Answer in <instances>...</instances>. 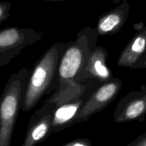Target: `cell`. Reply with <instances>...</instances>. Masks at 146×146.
I'll return each instance as SVG.
<instances>
[{"label":"cell","instance_id":"1","mask_svg":"<svg viewBox=\"0 0 146 146\" xmlns=\"http://www.w3.org/2000/svg\"><path fill=\"white\" fill-rule=\"evenodd\" d=\"M98 37L96 29L86 27L74 41L66 44L58 66L56 89L52 95L56 99H64L81 88L83 83L78 84V78L97 46Z\"/></svg>","mask_w":146,"mask_h":146},{"label":"cell","instance_id":"2","mask_svg":"<svg viewBox=\"0 0 146 146\" xmlns=\"http://www.w3.org/2000/svg\"><path fill=\"white\" fill-rule=\"evenodd\" d=\"M66 47V44L61 41L53 44L29 71L21 105L24 112L31 111L43 97L56 91L58 66Z\"/></svg>","mask_w":146,"mask_h":146},{"label":"cell","instance_id":"3","mask_svg":"<svg viewBox=\"0 0 146 146\" xmlns=\"http://www.w3.org/2000/svg\"><path fill=\"white\" fill-rule=\"evenodd\" d=\"M29 71L20 68L9 78L0 96V146H10Z\"/></svg>","mask_w":146,"mask_h":146},{"label":"cell","instance_id":"4","mask_svg":"<svg viewBox=\"0 0 146 146\" xmlns=\"http://www.w3.org/2000/svg\"><path fill=\"white\" fill-rule=\"evenodd\" d=\"M100 84L96 81L84 82L76 92L58 101L53 115L52 133L71 126L88 98Z\"/></svg>","mask_w":146,"mask_h":146},{"label":"cell","instance_id":"5","mask_svg":"<svg viewBox=\"0 0 146 146\" xmlns=\"http://www.w3.org/2000/svg\"><path fill=\"white\" fill-rule=\"evenodd\" d=\"M43 32L31 28L0 29V67L4 66L26 47L38 42Z\"/></svg>","mask_w":146,"mask_h":146},{"label":"cell","instance_id":"6","mask_svg":"<svg viewBox=\"0 0 146 146\" xmlns=\"http://www.w3.org/2000/svg\"><path fill=\"white\" fill-rule=\"evenodd\" d=\"M58 101L53 96L31 117L21 146H36L52 134V120Z\"/></svg>","mask_w":146,"mask_h":146},{"label":"cell","instance_id":"7","mask_svg":"<svg viewBox=\"0 0 146 146\" xmlns=\"http://www.w3.org/2000/svg\"><path fill=\"white\" fill-rule=\"evenodd\" d=\"M122 86V81L118 78H113L108 82L100 84L88 98L71 125L86 121L94 114L104 111L116 98Z\"/></svg>","mask_w":146,"mask_h":146},{"label":"cell","instance_id":"8","mask_svg":"<svg viewBox=\"0 0 146 146\" xmlns=\"http://www.w3.org/2000/svg\"><path fill=\"white\" fill-rule=\"evenodd\" d=\"M145 114L146 86L143 85L139 90L131 91L120 100L113 113V122H143Z\"/></svg>","mask_w":146,"mask_h":146},{"label":"cell","instance_id":"9","mask_svg":"<svg viewBox=\"0 0 146 146\" xmlns=\"http://www.w3.org/2000/svg\"><path fill=\"white\" fill-rule=\"evenodd\" d=\"M107 60L108 51L101 46H97L78 78V84L96 81L101 84L113 79L112 74L107 66Z\"/></svg>","mask_w":146,"mask_h":146},{"label":"cell","instance_id":"10","mask_svg":"<svg viewBox=\"0 0 146 146\" xmlns=\"http://www.w3.org/2000/svg\"><path fill=\"white\" fill-rule=\"evenodd\" d=\"M146 55V26L141 25L118 56L117 65L133 69L140 59Z\"/></svg>","mask_w":146,"mask_h":146},{"label":"cell","instance_id":"11","mask_svg":"<svg viewBox=\"0 0 146 146\" xmlns=\"http://www.w3.org/2000/svg\"><path fill=\"white\" fill-rule=\"evenodd\" d=\"M130 9L129 3L123 1L115 8L101 16L96 28L98 36L113 35L118 32L125 25L129 15Z\"/></svg>","mask_w":146,"mask_h":146},{"label":"cell","instance_id":"12","mask_svg":"<svg viewBox=\"0 0 146 146\" xmlns=\"http://www.w3.org/2000/svg\"><path fill=\"white\" fill-rule=\"evenodd\" d=\"M11 7V4L9 2H0V25L10 16L9 9Z\"/></svg>","mask_w":146,"mask_h":146},{"label":"cell","instance_id":"13","mask_svg":"<svg viewBox=\"0 0 146 146\" xmlns=\"http://www.w3.org/2000/svg\"><path fill=\"white\" fill-rule=\"evenodd\" d=\"M62 146H92V143L88 138H76Z\"/></svg>","mask_w":146,"mask_h":146},{"label":"cell","instance_id":"14","mask_svg":"<svg viewBox=\"0 0 146 146\" xmlns=\"http://www.w3.org/2000/svg\"><path fill=\"white\" fill-rule=\"evenodd\" d=\"M125 146H146V132L137 137Z\"/></svg>","mask_w":146,"mask_h":146},{"label":"cell","instance_id":"15","mask_svg":"<svg viewBox=\"0 0 146 146\" xmlns=\"http://www.w3.org/2000/svg\"><path fill=\"white\" fill-rule=\"evenodd\" d=\"M138 68H146V55L136 63L133 69H138Z\"/></svg>","mask_w":146,"mask_h":146}]
</instances>
